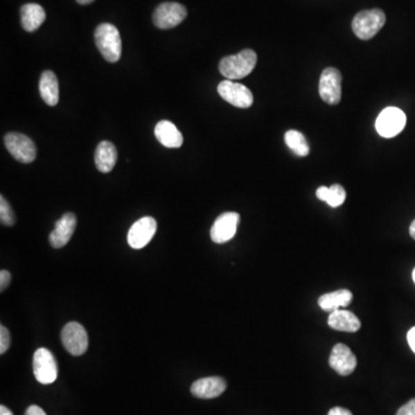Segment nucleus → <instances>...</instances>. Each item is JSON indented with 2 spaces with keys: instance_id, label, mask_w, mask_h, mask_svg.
<instances>
[{
  "instance_id": "obj_28",
  "label": "nucleus",
  "mask_w": 415,
  "mask_h": 415,
  "mask_svg": "<svg viewBox=\"0 0 415 415\" xmlns=\"http://www.w3.org/2000/svg\"><path fill=\"white\" fill-rule=\"evenodd\" d=\"M24 415H46L39 406L31 405L28 407Z\"/></svg>"
},
{
  "instance_id": "obj_9",
  "label": "nucleus",
  "mask_w": 415,
  "mask_h": 415,
  "mask_svg": "<svg viewBox=\"0 0 415 415\" xmlns=\"http://www.w3.org/2000/svg\"><path fill=\"white\" fill-rule=\"evenodd\" d=\"M62 342L66 351L74 357L82 355L89 345L86 329L78 322H69L64 326Z\"/></svg>"
},
{
  "instance_id": "obj_34",
  "label": "nucleus",
  "mask_w": 415,
  "mask_h": 415,
  "mask_svg": "<svg viewBox=\"0 0 415 415\" xmlns=\"http://www.w3.org/2000/svg\"><path fill=\"white\" fill-rule=\"evenodd\" d=\"M413 281H414L415 283V269L413 270Z\"/></svg>"
},
{
  "instance_id": "obj_14",
  "label": "nucleus",
  "mask_w": 415,
  "mask_h": 415,
  "mask_svg": "<svg viewBox=\"0 0 415 415\" xmlns=\"http://www.w3.org/2000/svg\"><path fill=\"white\" fill-rule=\"evenodd\" d=\"M76 227V216L67 213L55 223V230L50 234V245L53 248H62L69 244Z\"/></svg>"
},
{
  "instance_id": "obj_15",
  "label": "nucleus",
  "mask_w": 415,
  "mask_h": 415,
  "mask_svg": "<svg viewBox=\"0 0 415 415\" xmlns=\"http://www.w3.org/2000/svg\"><path fill=\"white\" fill-rule=\"evenodd\" d=\"M227 382L218 376L200 378L194 382L191 388L193 395L201 399L216 398L227 390Z\"/></svg>"
},
{
  "instance_id": "obj_32",
  "label": "nucleus",
  "mask_w": 415,
  "mask_h": 415,
  "mask_svg": "<svg viewBox=\"0 0 415 415\" xmlns=\"http://www.w3.org/2000/svg\"><path fill=\"white\" fill-rule=\"evenodd\" d=\"M409 234H411V237L415 240V220H413L411 227H409Z\"/></svg>"
},
{
  "instance_id": "obj_23",
  "label": "nucleus",
  "mask_w": 415,
  "mask_h": 415,
  "mask_svg": "<svg viewBox=\"0 0 415 415\" xmlns=\"http://www.w3.org/2000/svg\"><path fill=\"white\" fill-rule=\"evenodd\" d=\"M285 143L299 157H306L308 156L310 148H309L308 142L306 140L305 135L300 132L288 131L285 133Z\"/></svg>"
},
{
  "instance_id": "obj_7",
  "label": "nucleus",
  "mask_w": 415,
  "mask_h": 415,
  "mask_svg": "<svg viewBox=\"0 0 415 415\" xmlns=\"http://www.w3.org/2000/svg\"><path fill=\"white\" fill-rule=\"evenodd\" d=\"M218 94L227 103L240 109H248L253 105L254 97L247 87L240 83L233 82L232 80H224L218 85Z\"/></svg>"
},
{
  "instance_id": "obj_22",
  "label": "nucleus",
  "mask_w": 415,
  "mask_h": 415,
  "mask_svg": "<svg viewBox=\"0 0 415 415\" xmlns=\"http://www.w3.org/2000/svg\"><path fill=\"white\" fill-rule=\"evenodd\" d=\"M316 196L321 201L328 203L330 206L338 208V206H342L345 202L346 192H345V189L342 186L336 184V185H333L331 187H326V186L319 187L316 191Z\"/></svg>"
},
{
  "instance_id": "obj_16",
  "label": "nucleus",
  "mask_w": 415,
  "mask_h": 415,
  "mask_svg": "<svg viewBox=\"0 0 415 415\" xmlns=\"http://www.w3.org/2000/svg\"><path fill=\"white\" fill-rule=\"evenodd\" d=\"M154 136L165 148H180L184 143L182 132L168 121H161L156 125Z\"/></svg>"
},
{
  "instance_id": "obj_11",
  "label": "nucleus",
  "mask_w": 415,
  "mask_h": 415,
  "mask_svg": "<svg viewBox=\"0 0 415 415\" xmlns=\"http://www.w3.org/2000/svg\"><path fill=\"white\" fill-rule=\"evenodd\" d=\"M240 222V215L238 213H224L215 220L210 237L216 244H225L236 236L238 225Z\"/></svg>"
},
{
  "instance_id": "obj_24",
  "label": "nucleus",
  "mask_w": 415,
  "mask_h": 415,
  "mask_svg": "<svg viewBox=\"0 0 415 415\" xmlns=\"http://www.w3.org/2000/svg\"><path fill=\"white\" fill-rule=\"evenodd\" d=\"M0 220L5 227H12L15 224V215L10 203L3 195L0 196Z\"/></svg>"
},
{
  "instance_id": "obj_3",
  "label": "nucleus",
  "mask_w": 415,
  "mask_h": 415,
  "mask_svg": "<svg viewBox=\"0 0 415 415\" xmlns=\"http://www.w3.org/2000/svg\"><path fill=\"white\" fill-rule=\"evenodd\" d=\"M385 21L387 17L385 12L380 8L362 10L354 17L352 29L357 37L362 41H368L385 27Z\"/></svg>"
},
{
  "instance_id": "obj_13",
  "label": "nucleus",
  "mask_w": 415,
  "mask_h": 415,
  "mask_svg": "<svg viewBox=\"0 0 415 415\" xmlns=\"http://www.w3.org/2000/svg\"><path fill=\"white\" fill-rule=\"evenodd\" d=\"M329 364L338 374L347 376L355 371L357 364V357L350 350V347L344 344H337L330 355Z\"/></svg>"
},
{
  "instance_id": "obj_2",
  "label": "nucleus",
  "mask_w": 415,
  "mask_h": 415,
  "mask_svg": "<svg viewBox=\"0 0 415 415\" xmlns=\"http://www.w3.org/2000/svg\"><path fill=\"white\" fill-rule=\"evenodd\" d=\"M95 42L107 62L114 64L121 59L123 51L121 33L114 24H100L95 30Z\"/></svg>"
},
{
  "instance_id": "obj_19",
  "label": "nucleus",
  "mask_w": 415,
  "mask_h": 415,
  "mask_svg": "<svg viewBox=\"0 0 415 415\" xmlns=\"http://www.w3.org/2000/svg\"><path fill=\"white\" fill-rule=\"evenodd\" d=\"M330 328L344 333H357L361 328L360 319L348 310H335L328 319Z\"/></svg>"
},
{
  "instance_id": "obj_5",
  "label": "nucleus",
  "mask_w": 415,
  "mask_h": 415,
  "mask_svg": "<svg viewBox=\"0 0 415 415\" xmlns=\"http://www.w3.org/2000/svg\"><path fill=\"white\" fill-rule=\"evenodd\" d=\"M35 378L41 385H51L58 378V364L48 348H38L33 360Z\"/></svg>"
},
{
  "instance_id": "obj_18",
  "label": "nucleus",
  "mask_w": 415,
  "mask_h": 415,
  "mask_svg": "<svg viewBox=\"0 0 415 415\" xmlns=\"http://www.w3.org/2000/svg\"><path fill=\"white\" fill-rule=\"evenodd\" d=\"M20 13L21 26L28 33L37 30L46 17L44 8L38 3H26L21 7Z\"/></svg>"
},
{
  "instance_id": "obj_4",
  "label": "nucleus",
  "mask_w": 415,
  "mask_h": 415,
  "mask_svg": "<svg viewBox=\"0 0 415 415\" xmlns=\"http://www.w3.org/2000/svg\"><path fill=\"white\" fill-rule=\"evenodd\" d=\"M405 125L406 114L398 107H390L380 114L375 127L382 138L391 139L398 135L405 128Z\"/></svg>"
},
{
  "instance_id": "obj_27",
  "label": "nucleus",
  "mask_w": 415,
  "mask_h": 415,
  "mask_svg": "<svg viewBox=\"0 0 415 415\" xmlns=\"http://www.w3.org/2000/svg\"><path fill=\"white\" fill-rule=\"evenodd\" d=\"M10 279H12V277H10V274L7 270L0 272V291L3 292L6 290L7 286L10 285Z\"/></svg>"
},
{
  "instance_id": "obj_20",
  "label": "nucleus",
  "mask_w": 415,
  "mask_h": 415,
  "mask_svg": "<svg viewBox=\"0 0 415 415\" xmlns=\"http://www.w3.org/2000/svg\"><path fill=\"white\" fill-rule=\"evenodd\" d=\"M39 94L42 100L50 107H55L59 102V83L55 73L45 71L39 80Z\"/></svg>"
},
{
  "instance_id": "obj_31",
  "label": "nucleus",
  "mask_w": 415,
  "mask_h": 415,
  "mask_svg": "<svg viewBox=\"0 0 415 415\" xmlns=\"http://www.w3.org/2000/svg\"><path fill=\"white\" fill-rule=\"evenodd\" d=\"M0 415H14L10 412V409H7L6 406H0Z\"/></svg>"
},
{
  "instance_id": "obj_25",
  "label": "nucleus",
  "mask_w": 415,
  "mask_h": 415,
  "mask_svg": "<svg viewBox=\"0 0 415 415\" xmlns=\"http://www.w3.org/2000/svg\"><path fill=\"white\" fill-rule=\"evenodd\" d=\"M10 336L8 329L5 326H0V354L6 353L10 348Z\"/></svg>"
},
{
  "instance_id": "obj_1",
  "label": "nucleus",
  "mask_w": 415,
  "mask_h": 415,
  "mask_svg": "<svg viewBox=\"0 0 415 415\" xmlns=\"http://www.w3.org/2000/svg\"><path fill=\"white\" fill-rule=\"evenodd\" d=\"M258 55L253 50L246 48L237 55H229L220 62V72L227 80H240L254 71Z\"/></svg>"
},
{
  "instance_id": "obj_29",
  "label": "nucleus",
  "mask_w": 415,
  "mask_h": 415,
  "mask_svg": "<svg viewBox=\"0 0 415 415\" xmlns=\"http://www.w3.org/2000/svg\"><path fill=\"white\" fill-rule=\"evenodd\" d=\"M328 415H353L348 411V409H343V407H333V409H330V412Z\"/></svg>"
},
{
  "instance_id": "obj_10",
  "label": "nucleus",
  "mask_w": 415,
  "mask_h": 415,
  "mask_svg": "<svg viewBox=\"0 0 415 415\" xmlns=\"http://www.w3.org/2000/svg\"><path fill=\"white\" fill-rule=\"evenodd\" d=\"M187 17V10L182 3H163L154 10L152 21L159 29H171L182 24Z\"/></svg>"
},
{
  "instance_id": "obj_21",
  "label": "nucleus",
  "mask_w": 415,
  "mask_h": 415,
  "mask_svg": "<svg viewBox=\"0 0 415 415\" xmlns=\"http://www.w3.org/2000/svg\"><path fill=\"white\" fill-rule=\"evenodd\" d=\"M352 299H353L352 292L348 290H338L319 297V305L323 310L333 312L350 305Z\"/></svg>"
},
{
  "instance_id": "obj_17",
  "label": "nucleus",
  "mask_w": 415,
  "mask_h": 415,
  "mask_svg": "<svg viewBox=\"0 0 415 415\" xmlns=\"http://www.w3.org/2000/svg\"><path fill=\"white\" fill-rule=\"evenodd\" d=\"M118 152L114 143L110 141H102L95 151V164L98 171L109 173L112 171L117 163Z\"/></svg>"
},
{
  "instance_id": "obj_6",
  "label": "nucleus",
  "mask_w": 415,
  "mask_h": 415,
  "mask_svg": "<svg viewBox=\"0 0 415 415\" xmlns=\"http://www.w3.org/2000/svg\"><path fill=\"white\" fill-rule=\"evenodd\" d=\"M7 150L13 156L17 161L29 164L33 163L37 154V150L35 147V143L27 135L20 134V133H8L5 135L3 139Z\"/></svg>"
},
{
  "instance_id": "obj_26",
  "label": "nucleus",
  "mask_w": 415,
  "mask_h": 415,
  "mask_svg": "<svg viewBox=\"0 0 415 415\" xmlns=\"http://www.w3.org/2000/svg\"><path fill=\"white\" fill-rule=\"evenodd\" d=\"M397 415H415V398L411 399L405 405L402 406Z\"/></svg>"
},
{
  "instance_id": "obj_33",
  "label": "nucleus",
  "mask_w": 415,
  "mask_h": 415,
  "mask_svg": "<svg viewBox=\"0 0 415 415\" xmlns=\"http://www.w3.org/2000/svg\"><path fill=\"white\" fill-rule=\"evenodd\" d=\"M80 5H88V3H93L94 0H76Z\"/></svg>"
},
{
  "instance_id": "obj_30",
  "label": "nucleus",
  "mask_w": 415,
  "mask_h": 415,
  "mask_svg": "<svg viewBox=\"0 0 415 415\" xmlns=\"http://www.w3.org/2000/svg\"><path fill=\"white\" fill-rule=\"evenodd\" d=\"M407 342H409V347L412 348L413 352L415 353V326L409 330V333H407Z\"/></svg>"
},
{
  "instance_id": "obj_12",
  "label": "nucleus",
  "mask_w": 415,
  "mask_h": 415,
  "mask_svg": "<svg viewBox=\"0 0 415 415\" xmlns=\"http://www.w3.org/2000/svg\"><path fill=\"white\" fill-rule=\"evenodd\" d=\"M157 230V222L152 217H143L135 222L128 231V245L134 249L145 247L154 238Z\"/></svg>"
},
{
  "instance_id": "obj_8",
  "label": "nucleus",
  "mask_w": 415,
  "mask_h": 415,
  "mask_svg": "<svg viewBox=\"0 0 415 415\" xmlns=\"http://www.w3.org/2000/svg\"><path fill=\"white\" fill-rule=\"evenodd\" d=\"M342 74L333 67H328L319 78V96L326 104L337 105L342 100Z\"/></svg>"
}]
</instances>
